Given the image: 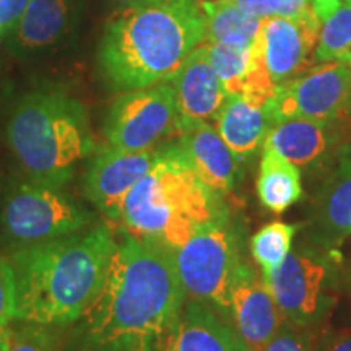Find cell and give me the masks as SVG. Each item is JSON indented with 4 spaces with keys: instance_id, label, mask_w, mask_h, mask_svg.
<instances>
[{
    "instance_id": "cell-1",
    "label": "cell",
    "mask_w": 351,
    "mask_h": 351,
    "mask_svg": "<svg viewBox=\"0 0 351 351\" xmlns=\"http://www.w3.org/2000/svg\"><path fill=\"white\" fill-rule=\"evenodd\" d=\"M186 298L174 251L124 232L99 295L59 351H163Z\"/></svg>"
},
{
    "instance_id": "cell-2",
    "label": "cell",
    "mask_w": 351,
    "mask_h": 351,
    "mask_svg": "<svg viewBox=\"0 0 351 351\" xmlns=\"http://www.w3.org/2000/svg\"><path fill=\"white\" fill-rule=\"evenodd\" d=\"M119 239L109 225L7 251L15 283V320L72 326L96 300Z\"/></svg>"
},
{
    "instance_id": "cell-3",
    "label": "cell",
    "mask_w": 351,
    "mask_h": 351,
    "mask_svg": "<svg viewBox=\"0 0 351 351\" xmlns=\"http://www.w3.org/2000/svg\"><path fill=\"white\" fill-rule=\"evenodd\" d=\"M207 33L200 0H158L111 20L99 44V69L112 90L166 82Z\"/></svg>"
},
{
    "instance_id": "cell-4",
    "label": "cell",
    "mask_w": 351,
    "mask_h": 351,
    "mask_svg": "<svg viewBox=\"0 0 351 351\" xmlns=\"http://www.w3.org/2000/svg\"><path fill=\"white\" fill-rule=\"evenodd\" d=\"M221 195L200 179L178 143L158 148L155 163L125 197L121 226L178 251L195 231L225 217Z\"/></svg>"
},
{
    "instance_id": "cell-5",
    "label": "cell",
    "mask_w": 351,
    "mask_h": 351,
    "mask_svg": "<svg viewBox=\"0 0 351 351\" xmlns=\"http://www.w3.org/2000/svg\"><path fill=\"white\" fill-rule=\"evenodd\" d=\"M5 142L19 174L65 186L96 142L83 104L60 90H34L13 106Z\"/></svg>"
},
{
    "instance_id": "cell-6",
    "label": "cell",
    "mask_w": 351,
    "mask_h": 351,
    "mask_svg": "<svg viewBox=\"0 0 351 351\" xmlns=\"http://www.w3.org/2000/svg\"><path fill=\"white\" fill-rule=\"evenodd\" d=\"M96 217L62 186L19 173L0 178V244L7 251L95 226Z\"/></svg>"
},
{
    "instance_id": "cell-7",
    "label": "cell",
    "mask_w": 351,
    "mask_h": 351,
    "mask_svg": "<svg viewBox=\"0 0 351 351\" xmlns=\"http://www.w3.org/2000/svg\"><path fill=\"white\" fill-rule=\"evenodd\" d=\"M238 226L230 213L202 226L174 252L186 295L212 307L231 324V288L243 257Z\"/></svg>"
},
{
    "instance_id": "cell-8",
    "label": "cell",
    "mask_w": 351,
    "mask_h": 351,
    "mask_svg": "<svg viewBox=\"0 0 351 351\" xmlns=\"http://www.w3.org/2000/svg\"><path fill=\"white\" fill-rule=\"evenodd\" d=\"M332 252L315 243L298 244L265 280L283 319L291 326L313 327L332 309L339 278Z\"/></svg>"
},
{
    "instance_id": "cell-9",
    "label": "cell",
    "mask_w": 351,
    "mask_h": 351,
    "mask_svg": "<svg viewBox=\"0 0 351 351\" xmlns=\"http://www.w3.org/2000/svg\"><path fill=\"white\" fill-rule=\"evenodd\" d=\"M171 134H178V108L168 80L122 93L104 122L108 143L130 152L153 150Z\"/></svg>"
},
{
    "instance_id": "cell-10",
    "label": "cell",
    "mask_w": 351,
    "mask_h": 351,
    "mask_svg": "<svg viewBox=\"0 0 351 351\" xmlns=\"http://www.w3.org/2000/svg\"><path fill=\"white\" fill-rule=\"evenodd\" d=\"M271 127L282 121L351 119V69L345 62H333L314 69L306 77L278 86L265 104Z\"/></svg>"
},
{
    "instance_id": "cell-11",
    "label": "cell",
    "mask_w": 351,
    "mask_h": 351,
    "mask_svg": "<svg viewBox=\"0 0 351 351\" xmlns=\"http://www.w3.org/2000/svg\"><path fill=\"white\" fill-rule=\"evenodd\" d=\"M156 148L130 152L106 145L96 148L83 176V194L96 212L121 221L125 197L155 163Z\"/></svg>"
},
{
    "instance_id": "cell-12",
    "label": "cell",
    "mask_w": 351,
    "mask_h": 351,
    "mask_svg": "<svg viewBox=\"0 0 351 351\" xmlns=\"http://www.w3.org/2000/svg\"><path fill=\"white\" fill-rule=\"evenodd\" d=\"M350 142L351 119L317 121L296 117L271 127L263 140V148L274 150L309 173H317L320 168L327 169V160L335 156V150L348 148Z\"/></svg>"
},
{
    "instance_id": "cell-13",
    "label": "cell",
    "mask_w": 351,
    "mask_h": 351,
    "mask_svg": "<svg viewBox=\"0 0 351 351\" xmlns=\"http://www.w3.org/2000/svg\"><path fill=\"white\" fill-rule=\"evenodd\" d=\"M319 20L315 10L298 20L283 16L263 19L261 29L263 60L275 83L283 85L295 80L314 62Z\"/></svg>"
},
{
    "instance_id": "cell-14",
    "label": "cell",
    "mask_w": 351,
    "mask_h": 351,
    "mask_svg": "<svg viewBox=\"0 0 351 351\" xmlns=\"http://www.w3.org/2000/svg\"><path fill=\"white\" fill-rule=\"evenodd\" d=\"M283 320L269 285L244 261L231 288L232 327L252 351H262L282 328Z\"/></svg>"
},
{
    "instance_id": "cell-15",
    "label": "cell",
    "mask_w": 351,
    "mask_h": 351,
    "mask_svg": "<svg viewBox=\"0 0 351 351\" xmlns=\"http://www.w3.org/2000/svg\"><path fill=\"white\" fill-rule=\"evenodd\" d=\"M351 231V150L345 148L335 165L326 169L324 181L313 197L311 239L335 251Z\"/></svg>"
},
{
    "instance_id": "cell-16",
    "label": "cell",
    "mask_w": 351,
    "mask_h": 351,
    "mask_svg": "<svg viewBox=\"0 0 351 351\" xmlns=\"http://www.w3.org/2000/svg\"><path fill=\"white\" fill-rule=\"evenodd\" d=\"M168 82L174 88L178 122L215 119L228 98L225 85L210 62L207 44L195 47Z\"/></svg>"
},
{
    "instance_id": "cell-17",
    "label": "cell",
    "mask_w": 351,
    "mask_h": 351,
    "mask_svg": "<svg viewBox=\"0 0 351 351\" xmlns=\"http://www.w3.org/2000/svg\"><path fill=\"white\" fill-rule=\"evenodd\" d=\"M178 145L200 179L223 195L232 191L238 179V158L207 121L178 122Z\"/></svg>"
},
{
    "instance_id": "cell-18",
    "label": "cell",
    "mask_w": 351,
    "mask_h": 351,
    "mask_svg": "<svg viewBox=\"0 0 351 351\" xmlns=\"http://www.w3.org/2000/svg\"><path fill=\"white\" fill-rule=\"evenodd\" d=\"M77 20V0H32L13 29L12 51L34 59L59 46Z\"/></svg>"
},
{
    "instance_id": "cell-19",
    "label": "cell",
    "mask_w": 351,
    "mask_h": 351,
    "mask_svg": "<svg viewBox=\"0 0 351 351\" xmlns=\"http://www.w3.org/2000/svg\"><path fill=\"white\" fill-rule=\"evenodd\" d=\"M163 351H252L232 327L212 307L191 300Z\"/></svg>"
},
{
    "instance_id": "cell-20",
    "label": "cell",
    "mask_w": 351,
    "mask_h": 351,
    "mask_svg": "<svg viewBox=\"0 0 351 351\" xmlns=\"http://www.w3.org/2000/svg\"><path fill=\"white\" fill-rule=\"evenodd\" d=\"M215 121L218 134L239 161L251 156L271 129L265 108L241 95H228Z\"/></svg>"
},
{
    "instance_id": "cell-21",
    "label": "cell",
    "mask_w": 351,
    "mask_h": 351,
    "mask_svg": "<svg viewBox=\"0 0 351 351\" xmlns=\"http://www.w3.org/2000/svg\"><path fill=\"white\" fill-rule=\"evenodd\" d=\"M256 186L261 204L276 215L287 212L302 195L301 173L298 166L267 148H263Z\"/></svg>"
},
{
    "instance_id": "cell-22",
    "label": "cell",
    "mask_w": 351,
    "mask_h": 351,
    "mask_svg": "<svg viewBox=\"0 0 351 351\" xmlns=\"http://www.w3.org/2000/svg\"><path fill=\"white\" fill-rule=\"evenodd\" d=\"M207 20L208 43L252 44L258 38L263 19L241 10L232 0H200Z\"/></svg>"
},
{
    "instance_id": "cell-23",
    "label": "cell",
    "mask_w": 351,
    "mask_h": 351,
    "mask_svg": "<svg viewBox=\"0 0 351 351\" xmlns=\"http://www.w3.org/2000/svg\"><path fill=\"white\" fill-rule=\"evenodd\" d=\"M210 62L219 80L225 85L228 95H238L245 75L263 57L261 34L252 44L207 43Z\"/></svg>"
},
{
    "instance_id": "cell-24",
    "label": "cell",
    "mask_w": 351,
    "mask_h": 351,
    "mask_svg": "<svg viewBox=\"0 0 351 351\" xmlns=\"http://www.w3.org/2000/svg\"><path fill=\"white\" fill-rule=\"evenodd\" d=\"M298 231L296 225L274 221L261 228L251 238V252L258 265L262 267V276L267 280L278 269L288 252Z\"/></svg>"
},
{
    "instance_id": "cell-25",
    "label": "cell",
    "mask_w": 351,
    "mask_h": 351,
    "mask_svg": "<svg viewBox=\"0 0 351 351\" xmlns=\"http://www.w3.org/2000/svg\"><path fill=\"white\" fill-rule=\"evenodd\" d=\"M319 62H351V0L324 20L315 47Z\"/></svg>"
},
{
    "instance_id": "cell-26",
    "label": "cell",
    "mask_w": 351,
    "mask_h": 351,
    "mask_svg": "<svg viewBox=\"0 0 351 351\" xmlns=\"http://www.w3.org/2000/svg\"><path fill=\"white\" fill-rule=\"evenodd\" d=\"M49 328L28 322H21V326L13 330L8 327L0 351H57L60 341Z\"/></svg>"
},
{
    "instance_id": "cell-27",
    "label": "cell",
    "mask_w": 351,
    "mask_h": 351,
    "mask_svg": "<svg viewBox=\"0 0 351 351\" xmlns=\"http://www.w3.org/2000/svg\"><path fill=\"white\" fill-rule=\"evenodd\" d=\"M262 351H315L313 345V337L302 327L288 324L282 326L276 335L269 341Z\"/></svg>"
},
{
    "instance_id": "cell-28",
    "label": "cell",
    "mask_w": 351,
    "mask_h": 351,
    "mask_svg": "<svg viewBox=\"0 0 351 351\" xmlns=\"http://www.w3.org/2000/svg\"><path fill=\"white\" fill-rule=\"evenodd\" d=\"M15 320V283L7 254H0V326L8 327Z\"/></svg>"
},
{
    "instance_id": "cell-29",
    "label": "cell",
    "mask_w": 351,
    "mask_h": 351,
    "mask_svg": "<svg viewBox=\"0 0 351 351\" xmlns=\"http://www.w3.org/2000/svg\"><path fill=\"white\" fill-rule=\"evenodd\" d=\"M29 2L32 0H0V39L15 29Z\"/></svg>"
},
{
    "instance_id": "cell-30",
    "label": "cell",
    "mask_w": 351,
    "mask_h": 351,
    "mask_svg": "<svg viewBox=\"0 0 351 351\" xmlns=\"http://www.w3.org/2000/svg\"><path fill=\"white\" fill-rule=\"evenodd\" d=\"M241 10L251 15L269 19V16H280L283 8V0H232Z\"/></svg>"
},
{
    "instance_id": "cell-31",
    "label": "cell",
    "mask_w": 351,
    "mask_h": 351,
    "mask_svg": "<svg viewBox=\"0 0 351 351\" xmlns=\"http://www.w3.org/2000/svg\"><path fill=\"white\" fill-rule=\"evenodd\" d=\"M315 351H351V330L330 333L319 341Z\"/></svg>"
},
{
    "instance_id": "cell-32",
    "label": "cell",
    "mask_w": 351,
    "mask_h": 351,
    "mask_svg": "<svg viewBox=\"0 0 351 351\" xmlns=\"http://www.w3.org/2000/svg\"><path fill=\"white\" fill-rule=\"evenodd\" d=\"M313 8L320 20H326L340 7V0H314Z\"/></svg>"
},
{
    "instance_id": "cell-33",
    "label": "cell",
    "mask_w": 351,
    "mask_h": 351,
    "mask_svg": "<svg viewBox=\"0 0 351 351\" xmlns=\"http://www.w3.org/2000/svg\"><path fill=\"white\" fill-rule=\"evenodd\" d=\"M117 2L125 5L127 8H137V7H145L150 5V3H155L158 0H117Z\"/></svg>"
},
{
    "instance_id": "cell-34",
    "label": "cell",
    "mask_w": 351,
    "mask_h": 351,
    "mask_svg": "<svg viewBox=\"0 0 351 351\" xmlns=\"http://www.w3.org/2000/svg\"><path fill=\"white\" fill-rule=\"evenodd\" d=\"M7 330H8V327H2V326H0V346H2L3 340H5V337H7Z\"/></svg>"
},
{
    "instance_id": "cell-35",
    "label": "cell",
    "mask_w": 351,
    "mask_h": 351,
    "mask_svg": "<svg viewBox=\"0 0 351 351\" xmlns=\"http://www.w3.org/2000/svg\"><path fill=\"white\" fill-rule=\"evenodd\" d=\"M348 148H350V150H351V142H350V145H348Z\"/></svg>"
},
{
    "instance_id": "cell-36",
    "label": "cell",
    "mask_w": 351,
    "mask_h": 351,
    "mask_svg": "<svg viewBox=\"0 0 351 351\" xmlns=\"http://www.w3.org/2000/svg\"><path fill=\"white\" fill-rule=\"evenodd\" d=\"M345 2H350V0H345Z\"/></svg>"
}]
</instances>
